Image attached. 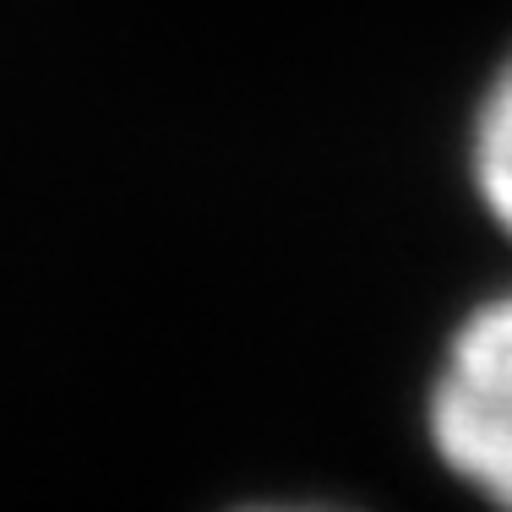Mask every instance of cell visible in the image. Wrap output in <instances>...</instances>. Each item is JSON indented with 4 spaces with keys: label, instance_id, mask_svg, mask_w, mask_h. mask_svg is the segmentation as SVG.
Returning a JSON list of instances; mask_svg holds the SVG:
<instances>
[{
    "label": "cell",
    "instance_id": "6da1fadb",
    "mask_svg": "<svg viewBox=\"0 0 512 512\" xmlns=\"http://www.w3.org/2000/svg\"><path fill=\"white\" fill-rule=\"evenodd\" d=\"M431 431L447 469L512 512V295L458 327L431 398Z\"/></svg>",
    "mask_w": 512,
    "mask_h": 512
},
{
    "label": "cell",
    "instance_id": "7a4b0ae2",
    "mask_svg": "<svg viewBox=\"0 0 512 512\" xmlns=\"http://www.w3.org/2000/svg\"><path fill=\"white\" fill-rule=\"evenodd\" d=\"M474 175H480L485 207L496 224L512 235V60L496 71L491 93L480 104V126H474Z\"/></svg>",
    "mask_w": 512,
    "mask_h": 512
},
{
    "label": "cell",
    "instance_id": "3957f363",
    "mask_svg": "<svg viewBox=\"0 0 512 512\" xmlns=\"http://www.w3.org/2000/svg\"><path fill=\"white\" fill-rule=\"evenodd\" d=\"M246 512H338V507H246Z\"/></svg>",
    "mask_w": 512,
    "mask_h": 512
}]
</instances>
